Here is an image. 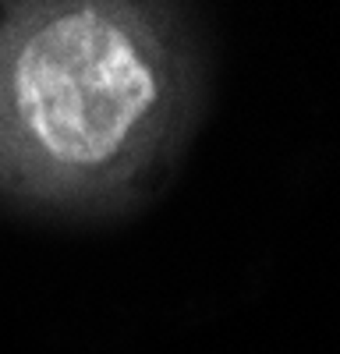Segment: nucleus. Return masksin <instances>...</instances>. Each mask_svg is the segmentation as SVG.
I'll return each instance as SVG.
<instances>
[{
	"instance_id": "f257e3e1",
	"label": "nucleus",
	"mask_w": 340,
	"mask_h": 354,
	"mask_svg": "<svg viewBox=\"0 0 340 354\" xmlns=\"http://www.w3.org/2000/svg\"><path fill=\"white\" fill-rule=\"evenodd\" d=\"M174 100L163 36L131 4H28L0 21V174L75 195L121 181Z\"/></svg>"
}]
</instances>
